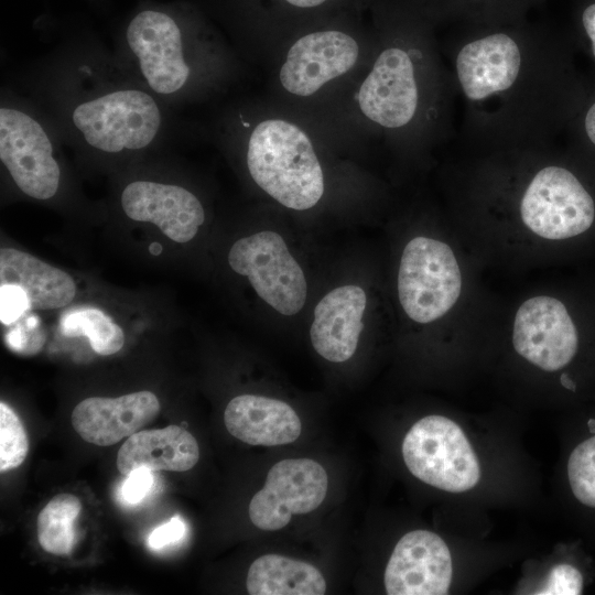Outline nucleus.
Segmentation results:
<instances>
[{"mask_svg":"<svg viewBox=\"0 0 595 595\" xmlns=\"http://www.w3.org/2000/svg\"><path fill=\"white\" fill-rule=\"evenodd\" d=\"M149 251L154 255V256H158L161 253L162 251V246L159 244V242H152L150 246H149Z\"/></svg>","mask_w":595,"mask_h":595,"instance_id":"nucleus-34","label":"nucleus"},{"mask_svg":"<svg viewBox=\"0 0 595 595\" xmlns=\"http://www.w3.org/2000/svg\"><path fill=\"white\" fill-rule=\"evenodd\" d=\"M512 344L529 363L545 371L566 366L578 346L576 327L564 304L551 296H534L518 309Z\"/></svg>","mask_w":595,"mask_h":595,"instance_id":"nucleus-11","label":"nucleus"},{"mask_svg":"<svg viewBox=\"0 0 595 595\" xmlns=\"http://www.w3.org/2000/svg\"><path fill=\"white\" fill-rule=\"evenodd\" d=\"M247 164L253 181L283 206L304 210L324 193V176L309 137L281 119L261 121L252 131Z\"/></svg>","mask_w":595,"mask_h":595,"instance_id":"nucleus-2","label":"nucleus"},{"mask_svg":"<svg viewBox=\"0 0 595 595\" xmlns=\"http://www.w3.org/2000/svg\"><path fill=\"white\" fill-rule=\"evenodd\" d=\"M121 206L129 218L152 223L180 244L193 239L205 219L201 202L190 191L149 181L127 185Z\"/></svg>","mask_w":595,"mask_h":595,"instance_id":"nucleus-15","label":"nucleus"},{"mask_svg":"<svg viewBox=\"0 0 595 595\" xmlns=\"http://www.w3.org/2000/svg\"><path fill=\"white\" fill-rule=\"evenodd\" d=\"M247 591L251 595H322L323 574L314 565L279 554H264L249 567Z\"/></svg>","mask_w":595,"mask_h":595,"instance_id":"nucleus-21","label":"nucleus"},{"mask_svg":"<svg viewBox=\"0 0 595 595\" xmlns=\"http://www.w3.org/2000/svg\"><path fill=\"white\" fill-rule=\"evenodd\" d=\"M0 306V320L6 325L13 324L32 309L25 291L14 284H1Z\"/></svg>","mask_w":595,"mask_h":595,"instance_id":"nucleus-27","label":"nucleus"},{"mask_svg":"<svg viewBox=\"0 0 595 595\" xmlns=\"http://www.w3.org/2000/svg\"><path fill=\"white\" fill-rule=\"evenodd\" d=\"M587 425H588L589 431L595 433V419L588 420Z\"/></svg>","mask_w":595,"mask_h":595,"instance_id":"nucleus-35","label":"nucleus"},{"mask_svg":"<svg viewBox=\"0 0 595 595\" xmlns=\"http://www.w3.org/2000/svg\"><path fill=\"white\" fill-rule=\"evenodd\" d=\"M160 408L158 397L151 391L118 398L90 397L75 405L72 425L84 441L110 446L154 420Z\"/></svg>","mask_w":595,"mask_h":595,"instance_id":"nucleus-16","label":"nucleus"},{"mask_svg":"<svg viewBox=\"0 0 595 595\" xmlns=\"http://www.w3.org/2000/svg\"><path fill=\"white\" fill-rule=\"evenodd\" d=\"M127 40L153 90L171 94L185 84L190 68L183 57L181 31L170 15L140 12L128 25Z\"/></svg>","mask_w":595,"mask_h":595,"instance_id":"nucleus-13","label":"nucleus"},{"mask_svg":"<svg viewBox=\"0 0 595 595\" xmlns=\"http://www.w3.org/2000/svg\"><path fill=\"white\" fill-rule=\"evenodd\" d=\"M581 128L584 137L595 148V100L586 108L582 118Z\"/></svg>","mask_w":595,"mask_h":595,"instance_id":"nucleus-31","label":"nucleus"},{"mask_svg":"<svg viewBox=\"0 0 595 595\" xmlns=\"http://www.w3.org/2000/svg\"><path fill=\"white\" fill-rule=\"evenodd\" d=\"M228 263L248 277L257 294L279 313L294 315L304 306L305 275L279 234L260 231L237 240Z\"/></svg>","mask_w":595,"mask_h":595,"instance_id":"nucleus-6","label":"nucleus"},{"mask_svg":"<svg viewBox=\"0 0 595 595\" xmlns=\"http://www.w3.org/2000/svg\"><path fill=\"white\" fill-rule=\"evenodd\" d=\"M462 275L448 245L428 237H415L402 252L398 294L407 315L418 323L442 317L456 303Z\"/></svg>","mask_w":595,"mask_h":595,"instance_id":"nucleus-5","label":"nucleus"},{"mask_svg":"<svg viewBox=\"0 0 595 595\" xmlns=\"http://www.w3.org/2000/svg\"><path fill=\"white\" fill-rule=\"evenodd\" d=\"M224 421L232 436L250 445L292 443L302 431L301 420L291 405L256 394L232 398L225 409Z\"/></svg>","mask_w":595,"mask_h":595,"instance_id":"nucleus-18","label":"nucleus"},{"mask_svg":"<svg viewBox=\"0 0 595 595\" xmlns=\"http://www.w3.org/2000/svg\"><path fill=\"white\" fill-rule=\"evenodd\" d=\"M73 121L91 147L113 153L147 147L156 136L161 113L148 94L120 90L79 105Z\"/></svg>","mask_w":595,"mask_h":595,"instance_id":"nucleus-7","label":"nucleus"},{"mask_svg":"<svg viewBox=\"0 0 595 595\" xmlns=\"http://www.w3.org/2000/svg\"><path fill=\"white\" fill-rule=\"evenodd\" d=\"M285 1L295 7L311 8V7L320 6L326 0H285Z\"/></svg>","mask_w":595,"mask_h":595,"instance_id":"nucleus-32","label":"nucleus"},{"mask_svg":"<svg viewBox=\"0 0 595 595\" xmlns=\"http://www.w3.org/2000/svg\"><path fill=\"white\" fill-rule=\"evenodd\" d=\"M185 523L178 516L155 528L148 537V545L152 550H161L180 541L185 533Z\"/></svg>","mask_w":595,"mask_h":595,"instance_id":"nucleus-29","label":"nucleus"},{"mask_svg":"<svg viewBox=\"0 0 595 595\" xmlns=\"http://www.w3.org/2000/svg\"><path fill=\"white\" fill-rule=\"evenodd\" d=\"M583 577L571 564H559L551 569L544 584L534 593L538 595H578L582 593Z\"/></svg>","mask_w":595,"mask_h":595,"instance_id":"nucleus-26","label":"nucleus"},{"mask_svg":"<svg viewBox=\"0 0 595 595\" xmlns=\"http://www.w3.org/2000/svg\"><path fill=\"white\" fill-rule=\"evenodd\" d=\"M453 574L444 540L428 530H413L396 544L385 571L389 595H444Z\"/></svg>","mask_w":595,"mask_h":595,"instance_id":"nucleus-12","label":"nucleus"},{"mask_svg":"<svg viewBox=\"0 0 595 595\" xmlns=\"http://www.w3.org/2000/svg\"><path fill=\"white\" fill-rule=\"evenodd\" d=\"M533 234L561 240L585 232L595 219V203L577 176L563 165L544 163L531 175L518 203Z\"/></svg>","mask_w":595,"mask_h":595,"instance_id":"nucleus-4","label":"nucleus"},{"mask_svg":"<svg viewBox=\"0 0 595 595\" xmlns=\"http://www.w3.org/2000/svg\"><path fill=\"white\" fill-rule=\"evenodd\" d=\"M152 472L149 468L139 467L127 476L120 489L121 497L126 502L140 504L150 494L154 484Z\"/></svg>","mask_w":595,"mask_h":595,"instance_id":"nucleus-28","label":"nucleus"},{"mask_svg":"<svg viewBox=\"0 0 595 595\" xmlns=\"http://www.w3.org/2000/svg\"><path fill=\"white\" fill-rule=\"evenodd\" d=\"M82 511L78 497L63 493L54 496L37 516V541L54 555L69 554L76 543V520Z\"/></svg>","mask_w":595,"mask_h":595,"instance_id":"nucleus-22","label":"nucleus"},{"mask_svg":"<svg viewBox=\"0 0 595 595\" xmlns=\"http://www.w3.org/2000/svg\"><path fill=\"white\" fill-rule=\"evenodd\" d=\"M547 37L491 29L452 50L461 138L483 149L547 143L564 123L571 86Z\"/></svg>","mask_w":595,"mask_h":595,"instance_id":"nucleus-1","label":"nucleus"},{"mask_svg":"<svg viewBox=\"0 0 595 595\" xmlns=\"http://www.w3.org/2000/svg\"><path fill=\"white\" fill-rule=\"evenodd\" d=\"M29 452L26 431L18 414L3 401L0 402V470L20 466Z\"/></svg>","mask_w":595,"mask_h":595,"instance_id":"nucleus-25","label":"nucleus"},{"mask_svg":"<svg viewBox=\"0 0 595 595\" xmlns=\"http://www.w3.org/2000/svg\"><path fill=\"white\" fill-rule=\"evenodd\" d=\"M198 458L195 437L184 428L171 424L130 435L118 451L117 467L125 476L139 467L185 472L194 467Z\"/></svg>","mask_w":595,"mask_h":595,"instance_id":"nucleus-19","label":"nucleus"},{"mask_svg":"<svg viewBox=\"0 0 595 595\" xmlns=\"http://www.w3.org/2000/svg\"><path fill=\"white\" fill-rule=\"evenodd\" d=\"M582 25L591 44V53L595 58V3H591L584 9Z\"/></svg>","mask_w":595,"mask_h":595,"instance_id":"nucleus-30","label":"nucleus"},{"mask_svg":"<svg viewBox=\"0 0 595 595\" xmlns=\"http://www.w3.org/2000/svg\"><path fill=\"white\" fill-rule=\"evenodd\" d=\"M567 475L576 499L595 508V435L573 450L567 463Z\"/></svg>","mask_w":595,"mask_h":595,"instance_id":"nucleus-24","label":"nucleus"},{"mask_svg":"<svg viewBox=\"0 0 595 595\" xmlns=\"http://www.w3.org/2000/svg\"><path fill=\"white\" fill-rule=\"evenodd\" d=\"M328 477L311 458H285L268 472L264 486L249 504V517L259 529L285 527L293 515L314 511L325 499Z\"/></svg>","mask_w":595,"mask_h":595,"instance_id":"nucleus-8","label":"nucleus"},{"mask_svg":"<svg viewBox=\"0 0 595 595\" xmlns=\"http://www.w3.org/2000/svg\"><path fill=\"white\" fill-rule=\"evenodd\" d=\"M366 304V293L358 285L336 288L317 303L310 336L323 358L333 363L351 358L364 328Z\"/></svg>","mask_w":595,"mask_h":595,"instance_id":"nucleus-17","label":"nucleus"},{"mask_svg":"<svg viewBox=\"0 0 595 595\" xmlns=\"http://www.w3.org/2000/svg\"><path fill=\"white\" fill-rule=\"evenodd\" d=\"M413 57L405 47L385 48L360 86V110L382 128H405L420 110L421 89Z\"/></svg>","mask_w":595,"mask_h":595,"instance_id":"nucleus-9","label":"nucleus"},{"mask_svg":"<svg viewBox=\"0 0 595 595\" xmlns=\"http://www.w3.org/2000/svg\"><path fill=\"white\" fill-rule=\"evenodd\" d=\"M0 284L22 288L35 310L66 306L76 294L75 282L68 273L13 248L0 250Z\"/></svg>","mask_w":595,"mask_h":595,"instance_id":"nucleus-20","label":"nucleus"},{"mask_svg":"<svg viewBox=\"0 0 595 595\" xmlns=\"http://www.w3.org/2000/svg\"><path fill=\"white\" fill-rule=\"evenodd\" d=\"M358 45L340 31H320L299 39L289 50L280 82L291 94L310 96L356 63Z\"/></svg>","mask_w":595,"mask_h":595,"instance_id":"nucleus-14","label":"nucleus"},{"mask_svg":"<svg viewBox=\"0 0 595 595\" xmlns=\"http://www.w3.org/2000/svg\"><path fill=\"white\" fill-rule=\"evenodd\" d=\"M0 159L18 187L36 199L55 195L60 167L43 128L26 113L0 110Z\"/></svg>","mask_w":595,"mask_h":595,"instance_id":"nucleus-10","label":"nucleus"},{"mask_svg":"<svg viewBox=\"0 0 595 595\" xmlns=\"http://www.w3.org/2000/svg\"><path fill=\"white\" fill-rule=\"evenodd\" d=\"M60 328L68 337L87 336L91 348L102 356L118 353L125 344L121 327L95 307H78L65 313Z\"/></svg>","mask_w":595,"mask_h":595,"instance_id":"nucleus-23","label":"nucleus"},{"mask_svg":"<svg viewBox=\"0 0 595 595\" xmlns=\"http://www.w3.org/2000/svg\"><path fill=\"white\" fill-rule=\"evenodd\" d=\"M408 469L423 483L450 493L472 489L480 466L462 429L442 415L415 422L402 442Z\"/></svg>","mask_w":595,"mask_h":595,"instance_id":"nucleus-3","label":"nucleus"},{"mask_svg":"<svg viewBox=\"0 0 595 595\" xmlns=\"http://www.w3.org/2000/svg\"><path fill=\"white\" fill-rule=\"evenodd\" d=\"M560 381H561V385L564 388H566L569 390H572V391H575L576 386H575L574 381L569 377L567 374L561 375Z\"/></svg>","mask_w":595,"mask_h":595,"instance_id":"nucleus-33","label":"nucleus"}]
</instances>
